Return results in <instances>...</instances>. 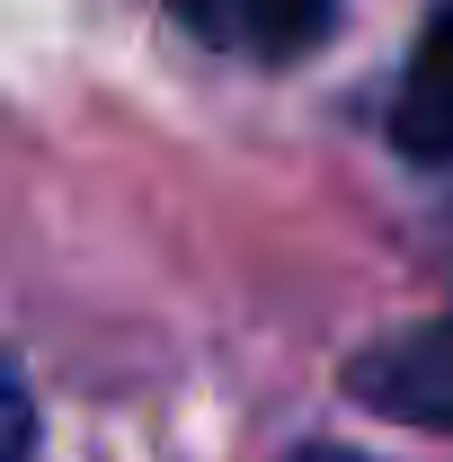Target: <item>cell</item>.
<instances>
[{
	"mask_svg": "<svg viewBox=\"0 0 453 462\" xmlns=\"http://www.w3.org/2000/svg\"><path fill=\"white\" fill-rule=\"evenodd\" d=\"M347 392L400 427H453V320L400 329L347 365Z\"/></svg>",
	"mask_w": 453,
	"mask_h": 462,
	"instance_id": "obj_1",
	"label": "cell"
},
{
	"mask_svg": "<svg viewBox=\"0 0 453 462\" xmlns=\"http://www.w3.org/2000/svg\"><path fill=\"white\" fill-rule=\"evenodd\" d=\"M170 18L240 62H302L329 27H338V0H170Z\"/></svg>",
	"mask_w": 453,
	"mask_h": 462,
	"instance_id": "obj_2",
	"label": "cell"
},
{
	"mask_svg": "<svg viewBox=\"0 0 453 462\" xmlns=\"http://www.w3.org/2000/svg\"><path fill=\"white\" fill-rule=\"evenodd\" d=\"M392 143L409 161H453V0H436V18L418 27V54L392 98Z\"/></svg>",
	"mask_w": 453,
	"mask_h": 462,
	"instance_id": "obj_3",
	"label": "cell"
},
{
	"mask_svg": "<svg viewBox=\"0 0 453 462\" xmlns=\"http://www.w3.org/2000/svg\"><path fill=\"white\" fill-rule=\"evenodd\" d=\"M0 462H36V401L9 365H0Z\"/></svg>",
	"mask_w": 453,
	"mask_h": 462,
	"instance_id": "obj_4",
	"label": "cell"
},
{
	"mask_svg": "<svg viewBox=\"0 0 453 462\" xmlns=\"http://www.w3.org/2000/svg\"><path fill=\"white\" fill-rule=\"evenodd\" d=\"M293 462H365V454H338V445H311V454H293Z\"/></svg>",
	"mask_w": 453,
	"mask_h": 462,
	"instance_id": "obj_5",
	"label": "cell"
}]
</instances>
